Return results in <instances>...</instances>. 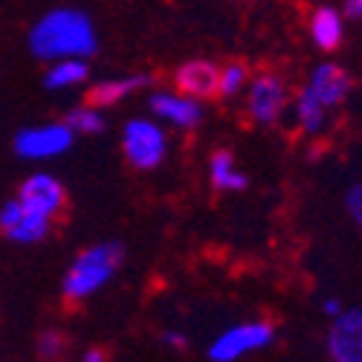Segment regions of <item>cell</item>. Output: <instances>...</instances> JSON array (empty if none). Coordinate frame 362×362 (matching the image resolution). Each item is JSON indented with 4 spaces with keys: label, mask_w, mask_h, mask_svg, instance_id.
<instances>
[{
    "label": "cell",
    "mask_w": 362,
    "mask_h": 362,
    "mask_svg": "<svg viewBox=\"0 0 362 362\" xmlns=\"http://www.w3.org/2000/svg\"><path fill=\"white\" fill-rule=\"evenodd\" d=\"M73 145V131L62 122V125H44V128H33V131H21L15 139V151L21 157H55L67 151Z\"/></svg>",
    "instance_id": "obj_10"
},
{
    "label": "cell",
    "mask_w": 362,
    "mask_h": 362,
    "mask_svg": "<svg viewBox=\"0 0 362 362\" xmlns=\"http://www.w3.org/2000/svg\"><path fill=\"white\" fill-rule=\"evenodd\" d=\"M70 351V339L64 330H58V327H47L38 334V342H35V354L41 362H64Z\"/></svg>",
    "instance_id": "obj_16"
},
{
    "label": "cell",
    "mask_w": 362,
    "mask_h": 362,
    "mask_svg": "<svg viewBox=\"0 0 362 362\" xmlns=\"http://www.w3.org/2000/svg\"><path fill=\"white\" fill-rule=\"evenodd\" d=\"M345 15L351 21H359L362 18V0H345Z\"/></svg>",
    "instance_id": "obj_24"
},
{
    "label": "cell",
    "mask_w": 362,
    "mask_h": 362,
    "mask_svg": "<svg viewBox=\"0 0 362 362\" xmlns=\"http://www.w3.org/2000/svg\"><path fill=\"white\" fill-rule=\"evenodd\" d=\"M273 339H276V325L269 319L244 322V325H235V327L223 330V334L212 342V348H209V359L212 362H235L247 354L269 348Z\"/></svg>",
    "instance_id": "obj_3"
},
{
    "label": "cell",
    "mask_w": 362,
    "mask_h": 362,
    "mask_svg": "<svg viewBox=\"0 0 362 362\" xmlns=\"http://www.w3.org/2000/svg\"><path fill=\"white\" fill-rule=\"evenodd\" d=\"M78 362H107V351L105 348H87Z\"/></svg>",
    "instance_id": "obj_23"
},
{
    "label": "cell",
    "mask_w": 362,
    "mask_h": 362,
    "mask_svg": "<svg viewBox=\"0 0 362 362\" xmlns=\"http://www.w3.org/2000/svg\"><path fill=\"white\" fill-rule=\"evenodd\" d=\"M325 313H327V316H339V313H342L339 298H327V301H325Z\"/></svg>",
    "instance_id": "obj_25"
},
{
    "label": "cell",
    "mask_w": 362,
    "mask_h": 362,
    "mask_svg": "<svg viewBox=\"0 0 362 362\" xmlns=\"http://www.w3.org/2000/svg\"><path fill=\"white\" fill-rule=\"evenodd\" d=\"M29 47L38 58H81L96 52V33L84 12L55 9L35 23Z\"/></svg>",
    "instance_id": "obj_1"
},
{
    "label": "cell",
    "mask_w": 362,
    "mask_h": 362,
    "mask_svg": "<svg viewBox=\"0 0 362 362\" xmlns=\"http://www.w3.org/2000/svg\"><path fill=\"white\" fill-rule=\"evenodd\" d=\"M247 78H250V64L244 58H229L226 64H221V96L232 99L247 84Z\"/></svg>",
    "instance_id": "obj_19"
},
{
    "label": "cell",
    "mask_w": 362,
    "mask_h": 362,
    "mask_svg": "<svg viewBox=\"0 0 362 362\" xmlns=\"http://www.w3.org/2000/svg\"><path fill=\"white\" fill-rule=\"evenodd\" d=\"M163 342L174 351H186V345H189V339L180 334V330H168V334H163Z\"/></svg>",
    "instance_id": "obj_22"
},
{
    "label": "cell",
    "mask_w": 362,
    "mask_h": 362,
    "mask_svg": "<svg viewBox=\"0 0 362 362\" xmlns=\"http://www.w3.org/2000/svg\"><path fill=\"white\" fill-rule=\"evenodd\" d=\"M87 73H90V70H87L84 62H78V58H64L62 64H55V67L47 73L44 84H47V87H70V84L84 81Z\"/></svg>",
    "instance_id": "obj_18"
},
{
    "label": "cell",
    "mask_w": 362,
    "mask_h": 362,
    "mask_svg": "<svg viewBox=\"0 0 362 362\" xmlns=\"http://www.w3.org/2000/svg\"><path fill=\"white\" fill-rule=\"evenodd\" d=\"M64 125L76 134H99V131H105V119H102V113L99 110H93V107H76V110H70L67 116H64Z\"/></svg>",
    "instance_id": "obj_20"
},
{
    "label": "cell",
    "mask_w": 362,
    "mask_h": 362,
    "mask_svg": "<svg viewBox=\"0 0 362 362\" xmlns=\"http://www.w3.org/2000/svg\"><path fill=\"white\" fill-rule=\"evenodd\" d=\"M351 87H354V78L348 76L345 67L339 64H322L316 73H313V81H310V90H313V96L325 105V107H337L348 99L351 93Z\"/></svg>",
    "instance_id": "obj_11"
},
{
    "label": "cell",
    "mask_w": 362,
    "mask_h": 362,
    "mask_svg": "<svg viewBox=\"0 0 362 362\" xmlns=\"http://www.w3.org/2000/svg\"><path fill=\"white\" fill-rule=\"evenodd\" d=\"M125 258V247L116 244V240H105V244H96L84 250L73 267L67 269V276L62 281V296L64 301H70V305H81L84 298H90L99 287H105L113 273L119 269V264H122Z\"/></svg>",
    "instance_id": "obj_2"
},
{
    "label": "cell",
    "mask_w": 362,
    "mask_h": 362,
    "mask_svg": "<svg viewBox=\"0 0 362 362\" xmlns=\"http://www.w3.org/2000/svg\"><path fill=\"white\" fill-rule=\"evenodd\" d=\"M18 200L26 209H33V212H38L49 221L62 218L67 212V206H70L64 186L49 174H33L29 180H23L21 189H18Z\"/></svg>",
    "instance_id": "obj_7"
},
{
    "label": "cell",
    "mask_w": 362,
    "mask_h": 362,
    "mask_svg": "<svg viewBox=\"0 0 362 362\" xmlns=\"http://www.w3.org/2000/svg\"><path fill=\"white\" fill-rule=\"evenodd\" d=\"M209 168H212L215 192H240V189H247V177L235 171V154L229 148H218L212 154Z\"/></svg>",
    "instance_id": "obj_15"
},
{
    "label": "cell",
    "mask_w": 362,
    "mask_h": 362,
    "mask_svg": "<svg viewBox=\"0 0 362 362\" xmlns=\"http://www.w3.org/2000/svg\"><path fill=\"white\" fill-rule=\"evenodd\" d=\"M148 107L154 110L157 116H163V119H171V122L180 125V128H194V125H200V119H203L200 105L194 99L174 96V93H157V96H151Z\"/></svg>",
    "instance_id": "obj_13"
},
{
    "label": "cell",
    "mask_w": 362,
    "mask_h": 362,
    "mask_svg": "<svg viewBox=\"0 0 362 362\" xmlns=\"http://www.w3.org/2000/svg\"><path fill=\"white\" fill-rule=\"evenodd\" d=\"M310 33H313V41L319 44V49H325V52L339 49V44H342V18H339V12L330 9V6H319L310 18Z\"/></svg>",
    "instance_id": "obj_14"
},
{
    "label": "cell",
    "mask_w": 362,
    "mask_h": 362,
    "mask_svg": "<svg viewBox=\"0 0 362 362\" xmlns=\"http://www.w3.org/2000/svg\"><path fill=\"white\" fill-rule=\"evenodd\" d=\"M322 107H325V105L313 96V90H310V87H305V90L298 93V99H296V113H298L301 128H305L308 134H313V131L322 128V122H325Z\"/></svg>",
    "instance_id": "obj_17"
},
{
    "label": "cell",
    "mask_w": 362,
    "mask_h": 362,
    "mask_svg": "<svg viewBox=\"0 0 362 362\" xmlns=\"http://www.w3.org/2000/svg\"><path fill=\"white\" fill-rule=\"evenodd\" d=\"M327 354L334 362H362V310H342L334 319Z\"/></svg>",
    "instance_id": "obj_9"
},
{
    "label": "cell",
    "mask_w": 362,
    "mask_h": 362,
    "mask_svg": "<svg viewBox=\"0 0 362 362\" xmlns=\"http://www.w3.org/2000/svg\"><path fill=\"white\" fill-rule=\"evenodd\" d=\"M52 229V221L26 209L21 200H9L0 212V235L18 240V244H35V240L47 238Z\"/></svg>",
    "instance_id": "obj_8"
},
{
    "label": "cell",
    "mask_w": 362,
    "mask_h": 362,
    "mask_svg": "<svg viewBox=\"0 0 362 362\" xmlns=\"http://www.w3.org/2000/svg\"><path fill=\"white\" fill-rule=\"evenodd\" d=\"M287 105V81L279 70H258V76L250 84L247 96V116L255 125H276Z\"/></svg>",
    "instance_id": "obj_4"
},
{
    "label": "cell",
    "mask_w": 362,
    "mask_h": 362,
    "mask_svg": "<svg viewBox=\"0 0 362 362\" xmlns=\"http://www.w3.org/2000/svg\"><path fill=\"white\" fill-rule=\"evenodd\" d=\"M348 212H351L354 223L362 229V183L348 192Z\"/></svg>",
    "instance_id": "obj_21"
},
{
    "label": "cell",
    "mask_w": 362,
    "mask_h": 362,
    "mask_svg": "<svg viewBox=\"0 0 362 362\" xmlns=\"http://www.w3.org/2000/svg\"><path fill=\"white\" fill-rule=\"evenodd\" d=\"M174 90L194 102H215L221 96V64L194 58L174 70Z\"/></svg>",
    "instance_id": "obj_6"
},
{
    "label": "cell",
    "mask_w": 362,
    "mask_h": 362,
    "mask_svg": "<svg viewBox=\"0 0 362 362\" xmlns=\"http://www.w3.org/2000/svg\"><path fill=\"white\" fill-rule=\"evenodd\" d=\"M122 151L134 168H157L165 157V136L154 122L134 119L125 125Z\"/></svg>",
    "instance_id": "obj_5"
},
{
    "label": "cell",
    "mask_w": 362,
    "mask_h": 362,
    "mask_svg": "<svg viewBox=\"0 0 362 362\" xmlns=\"http://www.w3.org/2000/svg\"><path fill=\"white\" fill-rule=\"evenodd\" d=\"M148 84H151V76H128V78H113V81L93 84L84 93V107H93V110L113 107V105L122 102L125 96L136 93V90H142Z\"/></svg>",
    "instance_id": "obj_12"
}]
</instances>
